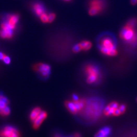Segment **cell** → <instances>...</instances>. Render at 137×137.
Segmentation results:
<instances>
[{
  "label": "cell",
  "mask_w": 137,
  "mask_h": 137,
  "mask_svg": "<svg viewBox=\"0 0 137 137\" xmlns=\"http://www.w3.org/2000/svg\"><path fill=\"white\" fill-rule=\"evenodd\" d=\"M31 9L35 16L38 18L43 14L47 13L49 11L45 5L40 1L34 2L31 5Z\"/></svg>",
  "instance_id": "30bf717a"
},
{
  "label": "cell",
  "mask_w": 137,
  "mask_h": 137,
  "mask_svg": "<svg viewBox=\"0 0 137 137\" xmlns=\"http://www.w3.org/2000/svg\"><path fill=\"white\" fill-rule=\"evenodd\" d=\"M15 29L10 26L6 20L4 21L1 25L0 37L3 39H11L13 36Z\"/></svg>",
  "instance_id": "7c38bea8"
},
{
  "label": "cell",
  "mask_w": 137,
  "mask_h": 137,
  "mask_svg": "<svg viewBox=\"0 0 137 137\" xmlns=\"http://www.w3.org/2000/svg\"><path fill=\"white\" fill-rule=\"evenodd\" d=\"M86 100L80 98L78 100H67L65 103V107L67 110L73 115H76L82 112L84 109Z\"/></svg>",
  "instance_id": "52a82bcc"
},
{
  "label": "cell",
  "mask_w": 137,
  "mask_h": 137,
  "mask_svg": "<svg viewBox=\"0 0 137 137\" xmlns=\"http://www.w3.org/2000/svg\"><path fill=\"white\" fill-rule=\"evenodd\" d=\"M61 1H62L63 2H71L72 0H61Z\"/></svg>",
  "instance_id": "603a6c76"
},
{
  "label": "cell",
  "mask_w": 137,
  "mask_h": 137,
  "mask_svg": "<svg viewBox=\"0 0 137 137\" xmlns=\"http://www.w3.org/2000/svg\"><path fill=\"white\" fill-rule=\"evenodd\" d=\"M34 71L42 78L47 79L51 72V66L49 64L44 63H39L35 64L33 67Z\"/></svg>",
  "instance_id": "ba28073f"
},
{
  "label": "cell",
  "mask_w": 137,
  "mask_h": 137,
  "mask_svg": "<svg viewBox=\"0 0 137 137\" xmlns=\"http://www.w3.org/2000/svg\"><path fill=\"white\" fill-rule=\"evenodd\" d=\"M82 71L88 84L98 83L102 78V71L100 66L94 62H88L85 63L82 68Z\"/></svg>",
  "instance_id": "3957f363"
},
{
  "label": "cell",
  "mask_w": 137,
  "mask_h": 137,
  "mask_svg": "<svg viewBox=\"0 0 137 137\" xmlns=\"http://www.w3.org/2000/svg\"><path fill=\"white\" fill-rule=\"evenodd\" d=\"M111 134L112 128L109 126H105L97 132L94 137H110Z\"/></svg>",
  "instance_id": "9a60e30c"
},
{
  "label": "cell",
  "mask_w": 137,
  "mask_h": 137,
  "mask_svg": "<svg viewBox=\"0 0 137 137\" xmlns=\"http://www.w3.org/2000/svg\"><path fill=\"white\" fill-rule=\"evenodd\" d=\"M19 19V15L17 14H13L8 15L6 18L5 20L7 22V23L10 26L15 29L18 23Z\"/></svg>",
  "instance_id": "5bb4252c"
},
{
  "label": "cell",
  "mask_w": 137,
  "mask_h": 137,
  "mask_svg": "<svg viewBox=\"0 0 137 137\" xmlns=\"http://www.w3.org/2000/svg\"><path fill=\"white\" fill-rule=\"evenodd\" d=\"M2 61H3V62H4L5 64H10V62H11L10 58L8 56H7V55H6L4 56V58H3V59Z\"/></svg>",
  "instance_id": "d6986e66"
},
{
  "label": "cell",
  "mask_w": 137,
  "mask_h": 137,
  "mask_svg": "<svg viewBox=\"0 0 137 137\" xmlns=\"http://www.w3.org/2000/svg\"><path fill=\"white\" fill-rule=\"evenodd\" d=\"M130 2L132 5H135L137 4V0H130Z\"/></svg>",
  "instance_id": "ffe728a7"
},
{
  "label": "cell",
  "mask_w": 137,
  "mask_h": 137,
  "mask_svg": "<svg viewBox=\"0 0 137 137\" xmlns=\"http://www.w3.org/2000/svg\"><path fill=\"white\" fill-rule=\"evenodd\" d=\"M42 111V110L39 107H36L34 108L31 110L29 115V118L30 120L32 122L34 121L35 120V119L40 115Z\"/></svg>",
  "instance_id": "2e32d148"
},
{
  "label": "cell",
  "mask_w": 137,
  "mask_h": 137,
  "mask_svg": "<svg viewBox=\"0 0 137 137\" xmlns=\"http://www.w3.org/2000/svg\"><path fill=\"white\" fill-rule=\"evenodd\" d=\"M79 43L81 48L82 51L87 52L91 50L92 47V43L91 41L86 40H84L81 41Z\"/></svg>",
  "instance_id": "e0dca14e"
},
{
  "label": "cell",
  "mask_w": 137,
  "mask_h": 137,
  "mask_svg": "<svg viewBox=\"0 0 137 137\" xmlns=\"http://www.w3.org/2000/svg\"><path fill=\"white\" fill-rule=\"evenodd\" d=\"M96 45L100 54L108 57H113L118 54L117 42L111 32H104L97 37Z\"/></svg>",
  "instance_id": "6da1fadb"
},
{
  "label": "cell",
  "mask_w": 137,
  "mask_h": 137,
  "mask_svg": "<svg viewBox=\"0 0 137 137\" xmlns=\"http://www.w3.org/2000/svg\"><path fill=\"white\" fill-rule=\"evenodd\" d=\"M137 18H130L120 29V38L128 47H135L137 45Z\"/></svg>",
  "instance_id": "7a4b0ae2"
},
{
  "label": "cell",
  "mask_w": 137,
  "mask_h": 137,
  "mask_svg": "<svg viewBox=\"0 0 137 137\" xmlns=\"http://www.w3.org/2000/svg\"></svg>",
  "instance_id": "cb8c5ba5"
},
{
  "label": "cell",
  "mask_w": 137,
  "mask_h": 137,
  "mask_svg": "<svg viewBox=\"0 0 137 137\" xmlns=\"http://www.w3.org/2000/svg\"><path fill=\"white\" fill-rule=\"evenodd\" d=\"M55 18H56L55 13L53 12L49 11L48 15V23H51L55 21Z\"/></svg>",
  "instance_id": "ac0fdd59"
},
{
  "label": "cell",
  "mask_w": 137,
  "mask_h": 137,
  "mask_svg": "<svg viewBox=\"0 0 137 137\" xmlns=\"http://www.w3.org/2000/svg\"><path fill=\"white\" fill-rule=\"evenodd\" d=\"M0 137H20V134L17 128L7 125L0 130Z\"/></svg>",
  "instance_id": "9c48e42d"
},
{
  "label": "cell",
  "mask_w": 137,
  "mask_h": 137,
  "mask_svg": "<svg viewBox=\"0 0 137 137\" xmlns=\"http://www.w3.org/2000/svg\"><path fill=\"white\" fill-rule=\"evenodd\" d=\"M108 0H87L86 7L88 14L91 16L103 14L108 10Z\"/></svg>",
  "instance_id": "277c9868"
},
{
  "label": "cell",
  "mask_w": 137,
  "mask_h": 137,
  "mask_svg": "<svg viewBox=\"0 0 137 137\" xmlns=\"http://www.w3.org/2000/svg\"><path fill=\"white\" fill-rule=\"evenodd\" d=\"M47 113L45 111H43L40 114V115L35 119V120L32 122L33 128L34 129H37L40 127L43 122L47 117Z\"/></svg>",
  "instance_id": "4fadbf2b"
},
{
  "label": "cell",
  "mask_w": 137,
  "mask_h": 137,
  "mask_svg": "<svg viewBox=\"0 0 137 137\" xmlns=\"http://www.w3.org/2000/svg\"><path fill=\"white\" fill-rule=\"evenodd\" d=\"M126 109L125 105H120L116 102H112L104 109L103 113L106 116H118L124 114Z\"/></svg>",
  "instance_id": "8992f818"
},
{
  "label": "cell",
  "mask_w": 137,
  "mask_h": 137,
  "mask_svg": "<svg viewBox=\"0 0 137 137\" xmlns=\"http://www.w3.org/2000/svg\"><path fill=\"white\" fill-rule=\"evenodd\" d=\"M9 100L7 98L0 93V115L7 116L10 115L11 109L9 107Z\"/></svg>",
  "instance_id": "8fae6325"
},
{
  "label": "cell",
  "mask_w": 137,
  "mask_h": 137,
  "mask_svg": "<svg viewBox=\"0 0 137 137\" xmlns=\"http://www.w3.org/2000/svg\"><path fill=\"white\" fill-rule=\"evenodd\" d=\"M102 106L99 101L94 99L86 100L85 107L82 112H84L85 116L92 120L98 118L100 116Z\"/></svg>",
  "instance_id": "5b68a950"
},
{
  "label": "cell",
  "mask_w": 137,
  "mask_h": 137,
  "mask_svg": "<svg viewBox=\"0 0 137 137\" xmlns=\"http://www.w3.org/2000/svg\"><path fill=\"white\" fill-rule=\"evenodd\" d=\"M5 55L4 53H3V52H0V60L2 61Z\"/></svg>",
  "instance_id": "44dd1931"
},
{
  "label": "cell",
  "mask_w": 137,
  "mask_h": 137,
  "mask_svg": "<svg viewBox=\"0 0 137 137\" xmlns=\"http://www.w3.org/2000/svg\"><path fill=\"white\" fill-rule=\"evenodd\" d=\"M55 137H64V136H62V135H61L60 134H56V135H55ZM75 137V136L73 135L72 137Z\"/></svg>",
  "instance_id": "7402d4cb"
}]
</instances>
